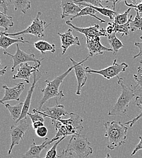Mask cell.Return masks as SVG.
<instances>
[{
  "mask_svg": "<svg viewBox=\"0 0 142 158\" xmlns=\"http://www.w3.org/2000/svg\"><path fill=\"white\" fill-rule=\"evenodd\" d=\"M106 130L104 136L107 139V147L111 150L126 143L128 128L121 122L108 121L104 123Z\"/></svg>",
  "mask_w": 142,
  "mask_h": 158,
  "instance_id": "obj_1",
  "label": "cell"
},
{
  "mask_svg": "<svg viewBox=\"0 0 142 158\" xmlns=\"http://www.w3.org/2000/svg\"><path fill=\"white\" fill-rule=\"evenodd\" d=\"M117 79V83L122 88V92L117 102L109 111L108 115L119 116H127L126 112L128 108L131 103V101L135 97L136 94L134 89H132L124 83L123 78L118 76Z\"/></svg>",
  "mask_w": 142,
  "mask_h": 158,
  "instance_id": "obj_2",
  "label": "cell"
},
{
  "mask_svg": "<svg viewBox=\"0 0 142 158\" xmlns=\"http://www.w3.org/2000/svg\"><path fill=\"white\" fill-rule=\"evenodd\" d=\"M74 68V66L70 67L65 73L57 77L52 81H45V83H46V86L43 89H41V91L43 94V96L42 99H41L40 102L39 103V111L42 110V107L43 106L44 103L47 102L49 99H52L54 98L61 99L62 98L64 97L63 90L60 91L59 88L63 80Z\"/></svg>",
  "mask_w": 142,
  "mask_h": 158,
  "instance_id": "obj_3",
  "label": "cell"
},
{
  "mask_svg": "<svg viewBox=\"0 0 142 158\" xmlns=\"http://www.w3.org/2000/svg\"><path fill=\"white\" fill-rule=\"evenodd\" d=\"M64 150L66 152L75 153L79 158H87L93 153V149L88 139L80 135L72 136Z\"/></svg>",
  "mask_w": 142,
  "mask_h": 158,
  "instance_id": "obj_4",
  "label": "cell"
},
{
  "mask_svg": "<svg viewBox=\"0 0 142 158\" xmlns=\"http://www.w3.org/2000/svg\"><path fill=\"white\" fill-rule=\"evenodd\" d=\"M129 65L126 63H118L117 60L115 59L112 65L100 70H94L91 69L89 67H86L87 73L90 74H97L103 76L104 78L108 80L112 79L122 73H124L128 68Z\"/></svg>",
  "mask_w": 142,
  "mask_h": 158,
  "instance_id": "obj_5",
  "label": "cell"
},
{
  "mask_svg": "<svg viewBox=\"0 0 142 158\" xmlns=\"http://www.w3.org/2000/svg\"><path fill=\"white\" fill-rule=\"evenodd\" d=\"M41 13L40 12L38 13L35 19L33 20L31 24L26 29L18 32L14 34H8L7 32H4V34L8 37H15L20 35L24 34H31L37 37H44V31L49 24H47L45 21L40 20Z\"/></svg>",
  "mask_w": 142,
  "mask_h": 158,
  "instance_id": "obj_6",
  "label": "cell"
},
{
  "mask_svg": "<svg viewBox=\"0 0 142 158\" xmlns=\"http://www.w3.org/2000/svg\"><path fill=\"white\" fill-rule=\"evenodd\" d=\"M20 124L17 126L12 125L10 127L9 134L11 136V145L8 152V155H10L14 147L19 145L21 140H22L25 136V133L27 130L29 124L27 122V118L21 120Z\"/></svg>",
  "mask_w": 142,
  "mask_h": 158,
  "instance_id": "obj_7",
  "label": "cell"
},
{
  "mask_svg": "<svg viewBox=\"0 0 142 158\" xmlns=\"http://www.w3.org/2000/svg\"><path fill=\"white\" fill-rule=\"evenodd\" d=\"M4 54L6 56H10L11 59L13 60L14 63L11 67V71L13 73L15 70V68L18 66L22 63H26L27 62H34L35 63H39L41 60L37 59L35 56L34 54H29L22 51H21L19 47V44H17V51L14 55L9 54L7 51H4Z\"/></svg>",
  "mask_w": 142,
  "mask_h": 158,
  "instance_id": "obj_8",
  "label": "cell"
},
{
  "mask_svg": "<svg viewBox=\"0 0 142 158\" xmlns=\"http://www.w3.org/2000/svg\"><path fill=\"white\" fill-rule=\"evenodd\" d=\"M69 58L72 61L73 66L74 67V73L77 78L78 85H77V91H76V94L78 96H80L81 94V90L82 88L86 85V83L87 81V76H86V67H84V62H85L86 60H87L89 57V56H87L86 59L81 61V62H77L73 59L72 57H69Z\"/></svg>",
  "mask_w": 142,
  "mask_h": 158,
  "instance_id": "obj_9",
  "label": "cell"
},
{
  "mask_svg": "<svg viewBox=\"0 0 142 158\" xmlns=\"http://www.w3.org/2000/svg\"><path fill=\"white\" fill-rule=\"evenodd\" d=\"M66 23L67 26L71 27L75 31L84 34L86 38L87 37H106L108 36L107 32L106 29L103 28H100L99 24H95L94 26H90L88 27H77L72 24L71 21L67 20L66 21Z\"/></svg>",
  "mask_w": 142,
  "mask_h": 158,
  "instance_id": "obj_10",
  "label": "cell"
},
{
  "mask_svg": "<svg viewBox=\"0 0 142 158\" xmlns=\"http://www.w3.org/2000/svg\"><path fill=\"white\" fill-rule=\"evenodd\" d=\"M86 48L89 51V57L103 55L106 52H113L111 48L103 46L100 42V37L86 38Z\"/></svg>",
  "mask_w": 142,
  "mask_h": 158,
  "instance_id": "obj_11",
  "label": "cell"
},
{
  "mask_svg": "<svg viewBox=\"0 0 142 158\" xmlns=\"http://www.w3.org/2000/svg\"><path fill=\"white\" fill-rule=\"evenodd\" d=\"M44 59H41V60L39 63H35L34 65L29 64L27 63H22L20 65L19 68L18 69L17 74L14 75L12 79L14 80L17 79H22L26 83H30V77L32 74L35 71L39 70V68L40 67L41 61Z\"/></svg>",
  "mask_w": 142,
  "mask_h": 158,
  "instance_id": "obj_12",
  "label": "cell"
},
{
  "mask_svg": "<svg viewBox=\"0 0 142 158\" xmlns=\"http://www.w3.org/2000/svg\"><path fill=\"white\" fill-rule=\"evenodd\" d=\"M24 82L17 84L14 87L10 88L6 85H3L2 88L5 89V93L2 99L0 100V104H4L5 102L10 100L20 101L21 94L24 89Z\"/></svg>",
  "mask_w": 142,
  "mask_h": 158,
  "instance_id": "obj_13",
  "label": "cell"
},
{
  "mask_svg": "<svg viewBox=\"0 0 142 158\" xmlns=\"http://www.w3.org/2000/svg\"><path fill=\"white\" fill-rule=\"evenodd\" d=\"M36 111L44 117L51 118L52 122L58 120L61 118L62 116L69 114L65 110L64 106L59 104L58 103H57L56 105L53 107H45L42 109L41 111H39L38 110H36Z\"/></svg>",
  "mask_w": 142,
  "mask_h": 158,
  "instance_id": "obj_14",
  "label": "cell"
},
{
  "mask_svg": "<svg viewBox=\"0 0 142 158\" xmlns=\"http://www.w3.org/2000/svg\"><path fill=\"white\" fill-rule=\"evenodd\" d=\"M33 74H34V77H33L32 85L30 86L29 90L28 91L27 96H26L25 101L24 102L23 110H22L21 116L20 118L16 122V123L20 122L21 120H22V119L27 118V114L29 111V108H30V103H31V101H32V95H33L34 89L36 87L37 82L39 81V80L41 79V77L42 76V74L39 70L35 71Z\"/></svg>",
  "mask_w": 142,
  "mask_h": 158,
  "instance_id": "obj_15",
  "label": "cell"
},
{
  "mask_svg": "<svg viewBox=\"0 0 142 158\" xmlns=\"http://www.w3.org/2000/svg\"><path fill=\"white\" fill-rule=\"evenodd\" d=\"M59 138H54L50 140L49 138L45 139L44 141L41 145H37L35 139H32V143L30 145L28 151L23 155L21 158H41L40 153L49 145L51 144L53 142L58 141Z\"/></svg>",
  "mask_w": 142,
  "mask_h": 158,
  "instance_id": "obj_16",
  "label": "cell"
},
{
  "mask_svg": "<svg viewBox=\"0 0 142 158\" xmlns=\"http://www.w3.org/2000/svg\"><path fill=\"white\" fill-rule=\"evenodd\" d=\"M52 124L55 127L57 133L55 138H60V137H66L67 136L80 135V133L72 125L67 123H62L59 120L52 122Z\"/></svg>",
  "mask_w": 142,
  "mask_h": 158,
  "instance_id": "obj_17",
  "label": "cell"
},
{
  "mask_svg": "<svg viewBox=\"0 0 142 158\" xmlns=\"http://www.w3.org/2000/svg\"><path fill=\"white\" fill-rule=\"evenodd\" d=\"M57 35L60 36L61 39V48L63 49L62 55L64 54L71 46H80V41L79 37L74 36L72 29H69L64 33H57Z\"/></svg>",
  "mask_w": 142,
  "mask_h": 158,
  "instance_id": "obj_18",
  "label": "cell"
},
{
  "mask_svg": "<svg viewBox=\"0 0 142 158\" xmlns=\"http://www.w3.org/2000/svg\"><path fill=\"white\" fill-rule=\"evenodd\" d=\"M61 7L62 9V19H64L69 16L72 15V17H74L77 15L82 10L83 7L76 4L74 1L71 0H62L61 1Z\"/></svg>",
  "mask_w": 142,
  "mask_h": 158,
  "instance_id": "obj_19",
  "label": "cell"
},
{
  "mask_svg": "<svg viewBox=\"0 0 142 158\" xmlns=\"http://www.w3.org/2000/svg\"><path fill=\"white\" fill-rule=\"evenodd\" d=\"M132 17H133V16L131 15L128 21L126 24H122V25L116 24L112 22L108 23V25L106 29L107 34H111L114 32H115V33L119 32V33L122 34L121 37H123L124 35H128L129 30H131L130 23L132 20Z\"/></svg>",
  "mask_w": 142,
  "mask_h": 158,
  "instance_id": "obj_20",
  "label": "cell"
},
{
  "mask_svg": "<svg viewBox=\"0 0 142 158\" xmlns=\"http://www.w3.org/2000/svg\"><path fill=\"white\" fill-rule=\"evenodd\" d=\"M74 2L80 6H86V7H92L93 9H94L97 12L100 13V14L103 15V16H105V17H108L109 19L111 20H114V17H116V15H117V13L113 10H111L110 9H109L108 7H94L91 5H89L88 4H87L86 2H85L84 1H74Z\"/></svg>",
  "mask_w": 142,
  "mask_h": 158,
  "instance_id": "obj_21",
  "label": "cell"
},
{
  "mask_svg": "<svg viewBox=\"0 0 142 158\" xmlns=\"http://www.w3.org/2000/svg\"><path fill=\"white\" fill-rule=\"evenodd\" d=\"M21 43H30L29 41L24 40L23 37H20L18 39H12L10 37L6 36L4 32H0V48H2L6 50L9 46L14 44Z\"/></svg>",
  "mask_w": 142,
  "mask_h": 158,
  "instance_id": "obj_22",
  "label": "cell"
},
{
  "mask_svg": "<svg viewBox=\"0 0 142 158\" xmlns=\"http://www.w3.org/2000/svg\"><path fill=\"white\" fill-rule=\"evenodd\" d=\"M5 107L10 112V116L12 119L15 121V122L20 118L23 110L24 103L20 102L15 105H11L9 103L5 104Z\"/></svg>",
  "mask_w": 142,
  "mask_h": 158,
  "instance_id": "obj_23",
  "label": "cell"
},
{
  "mask_svg": "<svg viewBox=\"0 0 142 158\" xmlns=\"http://www.w3.org/2000/svg\"><path fill=\"white\" fill-rule=\"evenodd\" d=\"M33 44L34 47L40 52L41 54H44L46 52L55 53L56 51V47L54 44H51L44 40L38 41Z\"/></svg>",
  "mask_w": 142,
  "mask_h": 158,
  "instance_id": "obj_24",
  "label": "cell"
},
{
  "mask_svg": "<svg viewBox=\"0 0 142 158\" xmlns=\"http://www.w3.org/2000/svg\"><path fill=\"white\" fill-rule=\"evenodd\" d=\"M97 13V12L94 9H93L92 7H85L84 8H83L81 11L76 15L72 17L71 18L70 21H72V20L75 19V18L77 17H83V16H91V17H94L95 19H96L97 20H99V21H100L101 23H106V21L104 20H103L102 19L99 18V17H97L96 15V14Z\"/></svg>",
  "mask_w": 142,
  "mask_h": 158,
  "instance_id": "obj_25",
  "label": "cell"
},
{
  "mask_svg": "<svg viewBox=\"0 0 142 158\" xmlns=\"http://www.w3.org/2000/svg\"><path fill=\"white\" fill-rule=\"evenodd\" d=\"M108 41L109 42L110 45L112 47V49L113 50V53L114 55H116L118 51L124 48V45L122 41L116 37V33L114 32L111 34H108Z\"/></svg>",
  "mask_w": 142,
  "mask_h": 158,
  "instance_id": "obj_26",
  "label": "cell"
},
{
  "mask_svg": "<svg viewBox=\"0 0 142 158\" xmlns=\"http://www.w3.org/2000/svg\"><path fill=\"white\" fill-rule=\"evenodd\" d=\"M10 4L14 6L15 10H20L25 14L27 11L31 7V2L30 1H10Z\"/></svg>",
  "mask_w": 142,
  "mask_h": 158,
  "instance_id": "obj_27",
  "label": "cell"
},
{
  "mask_svg": "<svg viewBox=\"0 0 142 158\" xmlns=\"http://www.w3.org/2000/svg\"><path fill=\"white\" fill-rule=\"evenodd\" d=\"M14 25L13 18L8 16L4 13L0 14V27L4 28L6 32H7L10 27H12Z\"/></svg>",
  "mask_w": 142,
  "mask_h": 158,
  "instance_id": "obj_28",
  "label": "cell"
},
{
  "mask_svg": "<svg viewBox=\"0 0 142 158\" xmlns=\"http://www.w3.org/2000/svg\"><path fill=\"white\" fill-rule=\"evenodd\" d=\"M130 28L132 32L137 30L142 31V16L137 11H136V16L134 20H132L130 23Z\"/></svg>",
  "mask_w": 142,
  "mask_h": 158,
  "instance_id": "obj_29",
  "label": "cell"
},
{
  "mask_svg": "<svg viewBox=\"0 0 142 158\" xmlns=\"http://www.w3.org/2000/svg\"><path fill=\"white\" fill-rule=\"evenodd\" d=\"M131 10V8H129L123 14H117V15H116V17H114V20H112V22L118 25H122V24H126L129 20L128 17Z\"/></svg>",
  "mask_w": 142,
  "mask_h": 158,
  "instance_id": "obj_30",
  "label": "cell"
},
{
  "mask_svg": "<svg viewBox=\"0 0 142 158\" xmlns=\"http://www.w3.org/2000/svg\"><path fill=\"white\" fill-rule=\"evenodd\" d=\"M135 103L136 105L141 110L140 113L139 115H137L135 118H133L131 120H129L128 122H126L124 123V125H129L130 127H132L133 125L139 120L140 118H142V98L140 96H137L135 100Z\"/></svg>",
  "mask_w": 142,
  "mask_h": 158,
  "instance_id": "obj_31",
  "label": "cell"
},
{
  "mask_svg": "<svg viewBox=\"0 0 142 158\" xmlns=\"http://www.w3.org/2000/svg\"><path fill=\"white\" fill-rule=\"evenodd\" d=\"M66 137H63L60 139L58 141H57L54 145L51 147V149H49L46 155V156L44 158H57L58 155H57V148L59 143L61 142V141L65 138Z\"/></svg>",
  "mask_w": 142,
  "mask_h": 158,
  "instance_id": "obj_32",
  "label": "cell"
},
{
  "mask_svg": "<svg viewBox=\"0 0 142 158\" xmlns=\"http://www.w3.org/2000/svg\"><path fill=\"white\" fill-rule=\"evenodd\" d=\"M134 79L136 82V85L134 86V89H137L138 88L140 90L142 89V66L137 68V73L134 74Z\"/></svg>",
  "mask_w": 142,
  "mask_h": 158,
  "instance_id": "obj_33",
  "label": "cell"
},
{
  "mask_svg": "<svg viewBox=\"0 0 142 158\" xmlns=\"http://www.w3.org/2000/svg\"><path fill=\"white\" fill-rule=\"evenodd\" d=\"M124 3L126 6L129 7V8H134L136 11L139 12L140 14H142V1H133L132 4H129L126 1H124Z\"/></svg>",
  "mask_w": 142,
  "mask_h": 158,
  "instance_id": "obj_34",
  "label": "cell"
},
{
  "mask_svg": "<svg viewBox=\"0 0 142 158\" xmlns=\"http://www.w3.org/2000/svg\"><path fill=\"white\" fill-rule=\"evenodd\" d=\"M33 112L34 114H31L28 113L27 116H29L30 117V118L32 120V122H42L44 123V117L43 116H42L40 114H39L37 111L36 109H34L33 110Z\"/></svg>",
  "mask_w": 142,
  "mask_h": 158,
  "instance_id": "obj_35",
  "label": "cell"
},
{
  "mask_svg": "<svg viewBox=\"0 0 142 158\" xmlns=\"http://www.w3.org/2000/svg\"><path fill=\"white\" fill-rule=\"evenodd\" d=\"M35 133H36V135H37V136H39V138H43L47 136V135L48 133V130L45 126H44V127H41L40 128H39L38 129H37L35 130Z\"/></svg>",
  "mask_w": 142,
  "mask_h": 158,
  "instance_id": "obj_36",
  "label": "cell"
},
{
  "mask_svg": "<svg viewBox=\"0 0 142 158\" xmlns=\"http://www.w3.org/2000/svg\"><path fill=\"white\" fill-rule=\"evenodd\" d=\"M87 4L91 5L94 7H104L103 5H102V2L103 1L101 0H92V1H84Z\"/></svg>",
  "mask_w": 142,
  "mask_h": 158,
  "instance_id": "obj_37",
  "label": "cell"
},
{
  "mask_svg": "<svg viewBox=\"0 0 142 158\" xmlns=\"http://www.w3.org/2000/svg\"><path fill=\"white\" fill-rule=\"evenodd\" d=\"M139 139H140V141H139V143L136 146L135 148L134 149V150L132 151V152L131 155L132 156H134L137 153V152L142 150V135L139 137Z\"/></svg>",
  "mask_w": 142,
  "mask_h": 158,
  "instance_id": "obj_38",
  "label": "cell"
},
{
  "mask_svg": "<svg viewBox=\"0 0 142 158\" xmlns=\"http://www.w3.org/2000/svg\"><path fill=\"white\" fill-rule=\"evenodd\" d=\"M140 39L142 40V42H140V43L136 42L135 44H134V45L139 49V54H137V55L134 56V57H133L134 59H137V58H138L140 56H142V35L140 37Z\"/></svg>",
  "mask_w": 142,
  "mask_h": 158,
  "instance_id": "obj_39",
  "label": "cell"
},
{
  "mask_svg": "<svg viewBox=\"0 0 142 158\" xmlns=\"http://www.w3.org/2000/svg\"><path fill=\"white\" fill-rule=\"evenodd\" d=\"M10 4V1H0V7H2L4 10V14L7 15L8 11V5Z\"/></svg>",
  "mask_w": 142,
  "mask_h": 158,
  "instance_id": "obj_40",
  "label": "cell"
},
{
  "mask_svg": "<svg viewBox=\"0 0 142 158\" xmlns=\"http://www.w3.org/2000/svg\"><path fill=\"white\" fill-rule=\"evenodd\" d=\"M57 158H75L73 155L72 153L66 152L64 150H63L61 155L58 156Z\"/></svg>",
  "mask_w": 142,
  "mask_h": 158,
  "instance_id": "obj_41",
  "label": "cell"
},
{
  "mask_svg": "<svg viewBox=\"0 0 142 158\" xmlns=\"http://www.w3.org/2000/svg\"><path fill=\"white\" fill-rule=\"evenodd\" d=\"M32 128L34 129V130H37L39 128H40L41 127H44V123L42 122H33L32 123Z\"/></svg>",
  "mask_w": 142,
  "mask_h": 158,
  "instance_id": "obj_42",
  "label": "cell"
},
{
  "mask_svg": "<svg viewBox=\"0 0 142 158\" xmlns=\"http://www.w3.org/2000/svg\"><path fill=\"white\" fill-rule=\"evenodd\" d=\"M7 66H5L4 68L0 69V77L3 76L7 73Z\"/></svg>",
  "mask_w": 142,
  "mask_h": 158,
  "instance_id": "obj_43",
  "label": "cell"
},
{
  "mask_svg": "<svg viewBox=\"0 0 142 158\" xmlns=\"http://www.w3.org/2000/svg\"><path fill=\"white\" fill-rule=\"evenodd\" d=\"M106 2H111L113 3V10H115V8H116V5L117 3H119L120 2V1H106Z\"/></svg>",
  "mask_w": 142,
  "mask_h": 158,
  "instance_id": "obj_44",
  "label": "cell"
},
{
  "mask_svg": "<svg viewBox=\"0 0 142 158\" xmlns=\"http://www.w3.org/2000/svg\"><path fill=\"white\" fill-rule=\"evenodd\" d=\"M105 158H111V155H110V154L109 153H107V156H106V157Z\"/></svg>",
  "mask_w": 142,
  "mask_h": 158,
  "instance_id": "obj_45",
  "label": "cell"
},
{
  "mask_svg": "<svg viewBox=\"0 0 142 158\" xmlns=\"http://www.w3.org/2000/svg\"><path fill=\"white\" fill-rule=\"evenodd\" d=\"M140 63H142V60H140Z\"/></svg>",
  "mask_w": 142,
  "mask_h": 158,
  "instance_id": "obj_46",
  "label": "cell"
},
{
  "mask_svg": "<svg viewBox=\"0 0 142 158\" xmlns=\"http://www.w3.org/2000/svg\"><path fill=\"white\" fill-rule=\"evenodd\" d=\"M0 66H1V60H0Z\"/></svg>",
  "mask_w": 142,
  "mask_h": 158,
  "instance_id": "obj_47",
  "label": "cell"
},
{
  "mask_svg": "<svg viewBox=\"0 0 142 158\" xmlns=\"http://www.w3.org/2000/svg\"><path fill=\"white\" fill-rule=\"evenodd\" d=\"M2 13H3V12H0V14H2Z\"/></svg>",
  "mask_w": 142,
  "mask_h": 158,
  "instance_id": "obj_48",
  "label": "cell"
},
{
  "mask_svg": "<svg viewBox=\"0 0 142 158\" xmlns=\"http://www.w3.org/2000/svg\"><path fill=\"white\" fill-rule=\"evenodd\" d=\"M0 32H1V31H0Z\"/></svg>",
  "mask_w": 142,
  "mask_h": 158,
  "instance_id": "obj_49",
  "label": "cell"
},
{
  "mask_svg": "<svg viewBox=\"0 0 142 158\" xmlns=\"http://www.w3.org/2000/svg\"></svg>",
  "mask_w": 142,
  "mask_h": 158,
  "instance_id": "obj_50",
  "label": "cell"
}]
</instances>
